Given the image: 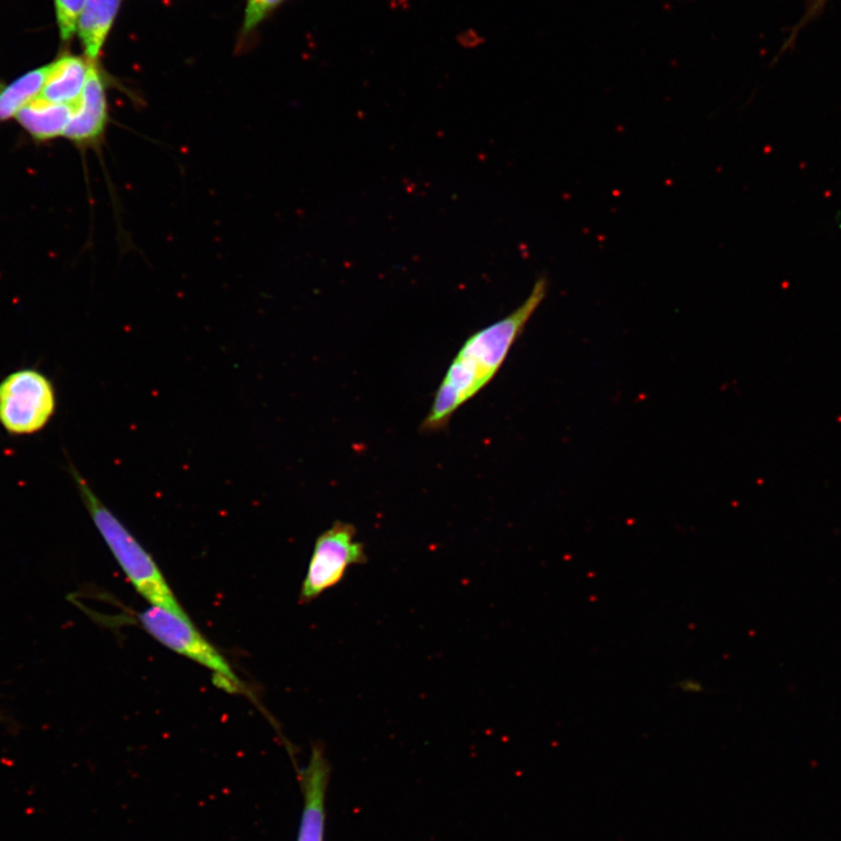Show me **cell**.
<instances>
[{
    "label": "cell",
    "mask_w": 841,
    "mask_h": 841,
    "mask_svg": "<svg viewBox=\"0 0 841 841\" xmlns=\"http://www.w3.org/2000/svg\"><path fill=\"white\" fill-rule=\"evenodd\" d=\"M547 290L546 278L540 277L519 308L465 340L437 389L421 432L433 434L446 429L457 410L490 384L544 302Z\"/></svg>",
    "instance_id": "cell-1"
},
{
    "label": "cell",
    "mask_w": 841,
    "mask_h": 841,
    "mask_svg": "<svg viewBox=\"0 0 841 841\" xmlns=\"http://www.w3.org/2000/svg\"><path fill=\"white\" fill-rule=\"evenodd\" d=\"M69 471L97 531L136 592L152 607L163 608L180 616H189L147 549L101 502L92 486L72 463L69 465Z\"/></svg>",
    "instance_id": "cell-2"
},
{
    "label": "cell",
    "mask_w": 841,
    "mask_h": 841,
    "mask_svg": "<svg viewBox=\"0 0 841 841\" xmlns=\"http://www.w3.org/2000/svg\"><path fill=\"white\" fill-rule=\"evenodd\" d=\"M142 628L157 642L206 667L213 673L215 684L229 693L246 694V686L232 669L228 660L194 627L189 616L150 607L138 614Z\"/></svg>",
    "instance_id": "cell-3"
},
{
    "label": "cell",
    "mask_w": 841,
    "mask_h": 841,
    "mask_svg": "<svg viewBox=\"0 0 841 841\" xmlns=\"http://www.w3.org/2000/svg\"><path fill=\"white\" fill-rule=\"evenodd\" d=\"M57 408V389L37 368H22L0 381V426L11 436L43 432Z\"/></svg>",
    "instance_id": "cell-4"
},
{
    "label": "cell",
    "mask_w": 841,
    "mask_h": 841,
    "mask_svg": "<svg viewBox=\"0 0 841 841\" xmlns=\"http://www.w3.org/2000/svg\"><path fill=\"white\" fill-rule=\"evenodd\" d=\"M368 558L363 542L357 540V528L344 521H336L316 540L308 572L302 583L300 602L310 603L345 578L352 566L366 564Z\"/></svg>",
    "instance_id": "cell-5"
},
{
    "label": "cell",
    "mask_w": 841,
    "mask_h": 841,
    "mask_svg": "<svg viewBox=\"0 0 841 841\" xmlns=\"http://www.w3.org/2000/svg\"><path fill=\"white\" fill-rule=\"evenodd\" d=\"M108 82L97 61H92L85 89L73 106L65 138L81 150L100 147L110 122Z\"/></svg>",
    "instance_id": "cell-6"
},
{
    "label": "cell",
    "mask_w": 841,
    "mask_h": 841,
    "mask_svg": "<svg viewBox=\"0 0 841 841\" xmlns=\"http://www.w3.org/2000/svg\"><path fill=\"white\" fill-rule=\"evenodd\" d=\"M300 776L303 810L297 841H324L330 766L322 747L312 748L308 766Z\"/></svg>",
    "instance_id": "cell-7"
},
{
    "label": "cell",
    "mask_w": 841,
    "mask_h": 841,
    "mask_svg": "<svg viewBox=\"0 0 841 841\" xmlns=\"http://www.w3.org/2000/svg\"><path fill=\"white\" fill-rule=\"evenodd\" d=\"M92 61L65 54L47 65V76L40 97L52 103L74 106L79 101Z\"/></svg>",
    "instance_id": "cell-8"
},
{
    "label": "cell",
    "mask_w": 841,
    "mask_h": 841,
    "mask_svg": "<svg viewBox=\"0 0 841 841\" xmlns=\"http://www.w3.org/2000/svg\"><path fill=\"white\" fill-rule=\"evenodd\" d=\"M122 0H86L80 13L76 33L89 61H97L111 29H113Z\"/></svg>",
    "instance_id": "cell-9"
},
{
    "label": "cell",
    "mask_w": 841,
    "mask_h": 841,
    "mask_svg": "<svg viewBox=\"0 0 841 841\" xmlns=\"http://www.w3.org/2000/svg\"><path fill=\"white\" fill-rule=\"evenodd\" d=\"M72 114L73 106L52 103L39 96L20 110L15 120L33 141L41 143L65 137Z\"/></svg>",
    "instance_id": "cell-10"
},
{
    "label": "cell",
    "mask_w": 841,
    "mask_h": 841,
    "mask_svg": "<svg viewBox=\"0 0 841 841\" xmlns=\"http://www.w3.org/2000/svg\"><path fill=\"white\" fill-rule=\"evenodd\" d=\"M46 76L47 66H44L19 76L8 85L0 83V123L16 118L20 110L38 99L43 92Z\"/></svg>",
    "instance_id": "cell-11"
},
{
    "label": "cell",
    "mask_w": 841,
    "mask_h": 841,
    "mask_svg": "<svg viewBox=\"0 0 841 841\" xmlns=\"http://www.w3.org/2000/svg\"><path fill=\"white\" fill-rule=\"evenodd\" d=\"M85 3L86 0H54L60 38L64 43L73 39Z\"/></svg>",
    "instance_id": "cell-12"
},
{
    "label": "cell",
    "mask_w": 841,
    "mask_h": 841,
    "mask_svg": "<svg viewBox=\"0 0 841 841\" xmlns=\"http://www.w3.org/2000/svg\"><path fill=\"white\" fill-rule=\"evenodd\" d=\"M286 0H247L241 39L252 34Z\"/></svg>",
    "instance_id": "cell-13"
},
{
    "label": "cell",
    "mask_w": 841,
    "mask_h": 841,
    "mask_svg": "<svg viewBox=\"0 0 841 841\" xmlns=\"http://www.w3.org/2000/svg\"><path fill=\"white\" fill-rule=\"evenodd\" d=\"M827 3H829V0H808V2H806L804 17L801 19V22L795 26L794 32H792L788 43L783 47V51H787L788 48L795 43L798 32L804 29V27L812 22V20H815L820 13L823 12Z\"/></svg>",
    "instance_id": "cell-14"
},
{
    "label": "cell",
    "mask_w": 841,
    "mask_h": 841,
    "mask_svg": "<svg viewBox=\"0 0 841 841\" xmlns=\"http://www.w3.org/2000/svg\"><path fill=\"white\" fill-rule=\"evenodd\" d=\"M834 224L838 228V231L841 232V210H839L836 215H834Z\"/></svg>",
    "instance_id": "cell-15"
}]
</instances>
